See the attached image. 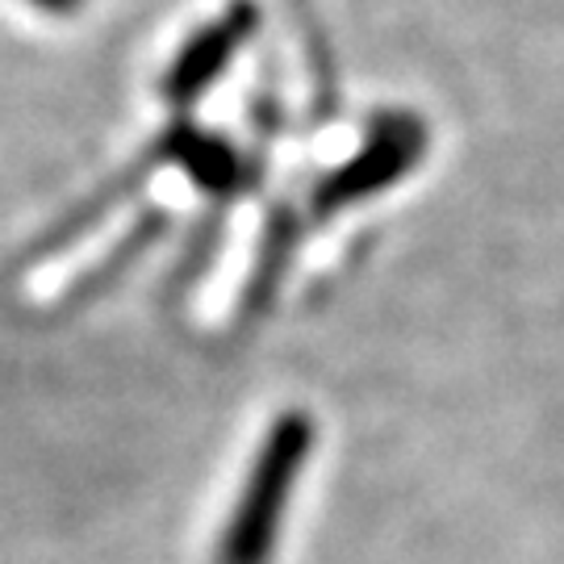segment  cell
<instances>
[{
  "label": "cell",
  "mask_w": 564,
  "mask_h": 564,
  "mask_svg": "<svg viewBox=\"0 0 564 564\" xmlns=\"http://www.w3.org/2000/svg\"><path fill=\"white\" fill-rule=\"evenodd\" d=\"M423 147H426L423 126L414 118H405V113L384 118L381 126H372V134H368V142H364L360 151L343 163V167H335V172L314 188V209H318V218L389 188L402 172H410V167L419 163Z\"/></svg>",
  "instance_id": "7a4b0ae2"
},
{
  "label": "cell",
  "mask_w": 564,
  "mask_h": 564,
  "mask_svg": "<svg viewBox=\"0 0 564 564\" xmlns=\"http://www.w3.org/2000/svg\"><path fill=\"white\" fill-rule=\"evenodd\" d=\"M30 4H39L46 13H55V18H67V13H76L84 0H30Z\"/></svg>",
  "instance_id": "52a82bcc"
},
{
  "label": "cell",
  "mask_w": 564,
  "mask_h": 564,
  "mask_svg": "<svg viewBox=\"0 0 564 564\" xmlns=\"http://www.w3.org/2000/svg\"><path fill=\"white\" fill-rule=\"evenodd\" d=\"M163 226H167V218H163L160 209H151V214H147V218H142V223L134 226V230H130V235H126V239H121L118 247H113V251H109V256H105V260L97 263V268H93V272H88L80 284H72V293L63 297V310H67V305L93 302L97 293H105V284L118 281L121 272H126V268H130L134 260H139V256L147 251V247H151V242L160 239Z\"/></svg>",
  "instance_id": "8992f818"
},
{
  "label": "cell",
  "mask_w": 564,
  "mask_h": 564,
  "mask_svg": "<svg viewBox=\"0 0 564 564\" xmlns=\"http://www.w3.org/2000/svg\"><path fill=\"white\" fill-rule=\"evenodd\" d=\"M176 142H181V126H172V130H167L163 139L151 142V147H147V151H142L139 160L130 163L126 172H118L113 181H105L101 188H97V193L88 197V202H80L76 209H72V214H67V218H63V223L51 226V230H46V235H42V239L34 242L30 260H46V256H59L67 242H76L84 235V230H93V226L101 223V218L109 214V209H113V205L126 202V197H130V193H134L139 184H147V176H151V172H155L160 163H176Z\"/></svg>",
  "instance_id": "277c9868"
},
{
  "label": "cell",
  "mask_w": 564,
  "mask_h": 564,
  "mask_svg": "<svg viewBox=\"0 0 564 564\" xmlns=\"http://www.w3.org/2000/svg\"><path fill=\"white\" fill-rule=\"evenodd\" d=\"M318 426L305 410H284L276 423L268 426L260 444V456L247 473L235 514L218 544V564H268L281 540V523L297 473L314 452Z\"/></svg>",
  "instance_id": "6da1fadb"
},
{
  "label": "cell",
  "mask_w": 564,
  "mask_h": 564,
  "mask_svg": "<svg viewBox=\"0 0 564 564\" xmlns=\"http://www.w3.org/2000/svg\"><path fill=\"white\" fill-rule=\"evenodd\" d=\"M260 25V9L251 0H235L226 13L202 25L193 39L184 42V51L172 59V67L163 72V97L167 105H188L197 101L209 84L226 72V63L239 55V46Z\"/></svg>",
  "instance_id": "3957f363"
},
{
  "label": "cell",
  "mask_w": 564,
  "mask_h": 564,
  "mask_svg": "<svg viewBox=\"0 0 564 564\" xmlns=\"http://www.w3.org/2000/svg\"><path fill=\"white\" fill-rule=\"evenodd\" d=\"M176 163H181L184 172L202 184V188L218 193V197L239 193L242 184H247L239 151L226 147L223 139H214V134H202V130L184 126V121H181V142H176Z\"/></svg>",
  "instance_id": "5b68a950"
}]
</instances>
